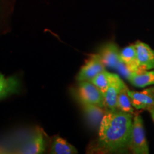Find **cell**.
Masks as SVG:
<instances>
[{
    "label": "cell",
    "instance_id": "6da1fadb",
    "mask_svg": "<svg viewBox=\"0 0 154 154\" xmlns=\"http://www.w3.org/2000/svg\"><path fill=\"white\" fill-rule=\"evenodd\" d=\"M132 113L106 110L99 128L94 151L99 153H124L129 150Z\"/></svg>",
    "mask_w": 154,
    "mask_h": 154
},
{
    "label": "cell",
    "instance_id": "7a4b0ae2",
    "mask_svg": "<svg viewBox=\"0 0 154 154\" xmlns=\"http://www.w3.org/2000/svg\"><path fill=\"white\" fill-rule=\"evenodd\" d=\"M129 151L134 154H149V148L146 138L143 121L140 114L134 116L131 133Z\"/></svg>",
    "mask_w": 154,
    "mask_h": 154
},
{
    "label": "cell",
    "instance_id": "3957f363",
    "mask_svg": "<svg viewBox=\"0 0 154 154\" xmlns=\"http://www.w3.org/2000/svg\"><path fill=\"white\" fill-rule=\"evenodd\" d=\"M77 96L81 103H91L106 109L103 93L91 81L79 82Z\"/></svg>",
    "mask_w": 154,
    "mask_h": 154
},
{
    "label": "cell",
    "instance_id": "277c9868",
    "mask_svg": "<svg viewBox=\"0 0 154 154\" xmlns=\"http://www.w3.org/2000/svg\"><path fill=\"white\" fill-rule=\"evenodd\" d=\"M46 150V141L43 131L36 128L32 131L19 148L18 153L37 154L42 153Z\"/></svg>",
    "mask_w": 154,
    "mask_h": 154
},
{
    "label": "cell",
    "instance_id": "5b68a950",
    "mask_svg": "<svg viewBox=\"0 0 154 154\" xmlns=\"http://www.w3.org/2000/svg\"><path fill=\"white\" fill-rule=\"evenodd\" d=\"M105 67L99 54L91 55L81 69L77 75V80L79 82L91 81L100 72L105 70Z\"/></svg>",
    "mask_w": 154,
    "mask_h": 154
},
{
    "label": "cell",
    "instance_id": "8992f818",
    "mask_svg": "<svg viewBox=\"0 0 154 154\" xmlns=\"http://www.w3.org/2000/svg\"><path fill=\"white\" fill-rule=\"evenodd\" d=\"M126 86V84H124L119 75L116 74H113L112 80H111L106 91L103 94L105 106L106 110H117L118 96Z\"/></svg>",
    "mask_w": 154,
    "mask_h": 154
},
{
    "label": "cell",
    "instance_id": "52a82bcc",
    "mask_svg": "<svg viewBox=\"0 0 154 154\" xmlns=\"http://www.w3.org/2000/svg\"><path fill=\"white\" fill-rule=\"evenodd\" d=\"M135 46L139 69L146 71L154 69V50L147 44L140 41L136 42Z\"/></svg>",
    "mask_w": 154,
    "mask_h": 154
},
{
    "label": "cell",
    "instance_id": "ba28073f",
    "mask_svg": "<svg viewBox=\"0 0 154 154\" xmlns=\"http://www.w3.org/2000/svg\"><path fill=\"white\" fill-rule=\"evenodd\" d=\"M105 66L116 69L120 61V51L118 46L113 42H109L102 46L98 53Z\"/></svg>",
    "mask_w": 154,
    "mask_h": 154
},
{
    "label": "cell",
    "instance_id": "9c48e42d",
    "mask_svg": "<svg viewBox=\"0 0 154 154\" xmlns=\"http://www.w3.org/2000/svg\"><path fill=\"white\" fill-rule=\"evenodd\" d=\"M86 119L90 126L94 128H99L100 124L104 116L106 109L91 103H81Z\"/></svg>",
    "mask_w": 154,
    "mask_h": 154
},
{
    "label": "cell",
    "instance_id": "30bf717a",
    "mask_svg": "<svg viewBox=\"0 0 154 154\" xmlns=\"http://www.w3.org/2000/svg\"><path fill=\"white\" fill-rule=\"evenodd\" d=\"M128 96L131 100V103L134 109L150 111L154 107V100L151 96L143 91L140 92L127 90Z\"/></svg>",
    "mask_w": 154,
    "mask_h": 154
},
{
    "label": "cell",
    "instance_id": "8fae6325",
    "mask_svg": "<svg viewBox=\"0 0 154 154\" xmlns=\"http://www.w3.org/2000/svg\"><path fill=\"white\" fill-rule=\"evenodd\" d=\"M20 91V82L18 78L13 76L6 78L0 73V99L7 97Z\"/></svg>",
    "mask_w": 154,
    "mask_h": 154
},
{
    "label": "cell",
    "instance_id": "7c38bea8",
    "mask_svg": "<svg viewBox=\"0 0 154 154\" xmlns=\"http://www.w3.org/2000/svg\"><path fill=\"white\" fill-rule=\"evenodd\" d=\"M120 59L133 72H136L140 70L138 67L137 52L135 44L128 46L121 50Z\"/></svg>",
    "mask_w": 154,
    "mask_h": 154
},
{
    "label": "cell",
    "instance_id": "4fadbf2b",
    "mask_svg": "<svg viewBox=\"0 0 154 154\" xmlns=\"http://www.w3.org/2000/svg\"><path fill=\"white\" fill-rule=\"evenodd\" d=\"M136 87L143 88L154 84V71L139 70L135 72L128 79Z\"/></svg>",
    "mask_w": 154,
    "mask_h": 154
},
{
    "label": "cell",
    "instance_id": "5bb4252c",
    "mask_svg": "<svg viewBox=\"0 0 154 154\" xmlns=\"http://www.w3.org/2000/svg\"><path fill=\"white\" fill-rule=\"evenodd\" d=\"M78 151L74 146L59 136H54L51 140L50 153L52 154H76Z\"/></svg>",
    "mask_w": 154,
    "mask_h": 154
},
{
    "label": "cell",
    "instance_id": "9a60e30c",
    "mask_svg": "<svg viewBox=\"0 0 154 154\" xmlns=\"http://www.w3.org/2000/svg\"><path fill=\"white\" fill-rule=\"evenodd\" d=\"M113 74H114L103 70V72H100L99 74L96 75L93 79L91 80V82L99 88L103 94H104L108 87H109V84H110L111 80H112Z\"/></svg>",
    "mask_w": 154,
    "mask_h": 154
},
{
    "label": "cell",
    "instance_id": "2e32d148",
    "mask_svg": "<svg viewBox=\"0 0 154 154\" xmlns=\"http://www.w3.org/2000/svg\"><path fill=\"white\" fill-rule=\"evenodd\" d=\"M128 87L126 86L124 89L119 94L118 99H117V109L119 111H124V112L134 113V107L131 103L130 96H128Z\"/></svg>",
    "mask_w": 154,
    "mask_h": 154
},
{
    "label": "cell",
    "instance_id": "e0dca14e",
    "mask_svg": "<svg viewBox=\"0 0 154 154\" xmlns=\"http://www.w3.org/2000/svg\"><path fill=\"white\" fill-rule=\"evenodd\" d=\"M116 69L118 71L119 73L121 75V76L124 77V78L127 79H128L129 77L131 76L134 73H135L134 72L131 70V69L128 68L123 61H121V59L120 61H119L118 64H117L116 67Z\"/></svg>",
    "mask_w": 154,
    "mask_h": 154
},
{
    "label": "cell",
    "instance_id": "ac0fdd59",
    "mask_svg": "<svg viewBox=\"0 0 154 154\" xmlns=\"http://www.w3.org/2000/svg\"><path fill=\"white\" fill-rule=\"evenodd\" d=\"M143 91L151 96L154 100V87H150L148 88H145V89L143 90Z\"/></svg>",
    "mask_w": 154,
    "mask_h": 154
},
{
    "label": "cell",
    "instance_id": "d6986e66",
    "mask_svg": "<svg viewBox=\"0 0 154 154\" xmlns=\"http://www.w3.org/2000/svg\"><path fill=\"white\" fill-rule=\"evenodd\" d=\"M149 111H150V113H151V115L152 119H153V121H154V107L153 108V109H151Z\"/></svg>",
    "mask_w": 154,
    "mask_h": 154
}]
</instances>
